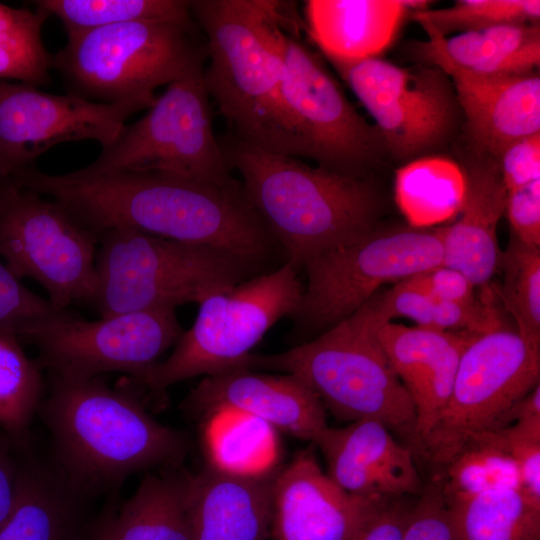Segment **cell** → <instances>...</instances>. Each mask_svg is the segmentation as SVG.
<instances>
[{
    "mask_svg": "<svg viewBox=\"0 0 540 540\" xmlns=\"http://www.w3.org/2000/svg\"><path fill=\"white\" fill-rule=\"evenodd\" d=\"M44 398L42 369L11 330L0 327V429L21 453L32 451L30 427Z\"/></svg>",
    "mask_w": 540,
    "mask_h": 540,
    "instance_id": "obj_32",
    "label": "cell"
},
{
    "mask_svg": "<svg viewBox=\"0 0 540 540\" xmlns=\"http://www.w3.org/2000/svg\"><path fill=\"white\" fill-rule=\"evenodd\" d=\"M454 535L450 505L432 479L415 500L402 540H452Z\"/></svg>",
    "mask_w": 540,
    "mask_h": 540,
    "instance_id": "obj_40",
    "label": "cell"
},
{
    "mask_svg": "<svg viewBox=\"0 0 540 540\" xmlns=\"http://www.w3.org/2000/svg\"><path fill=\"white\" fill-rule=\"evenodd\" d=\"M180 467V466H179ZM179 467L148 473L134 495L96 520L105 540H192L190 474Z\"/></svg>",
    "mask_w": 540,
    "mask_h": 540,
    "instance_id": "obj_27",
    "label": "cell"
},
{
    "mask_svg": "<svg viewBox=\"0 0 540 540\" xmlns=\"http://www.w3.org/2000/svg\"><path fill=\"white\" fill-rule=\"evenodd\" d=\"M464 190L462 168L446 158H419L396 174L397 204L415 227H431L457 214Z\"/></svg>",
    "mask_w": 540,
    "mask_h": 540,
    "instance_id": "obj_31",
    "label": "cell"
},
{
    "mask_svg": "<svg viewBox=\"0 0 540 540\" xmlns=\"http://www.w3.org/2000/svg\"><path fill=\"white\" fill-rule=\"evenodd\" d=\"M97 238L101 247L92 303L101 317L200 304L257 268L220 249L128 228L109 229Z\"/></svg>",
    "mask_w": 540,
    "mask_h": 540,
    "instance_id": "obj_6",
    "label": "cell"
},
{
    "mask_svg": "<svg viewBox=\"0 0 540 540\" xmlns=\"http://www.w3.org/2000/svg\"><path fill=\"white\" fill-rule=\"evenodd\" d=\"M332 65L398 159H412L434 149L452 132L459 105L439 68L400 67L378 57Z\"/></svg>",
    "mask_w": 540,
    "mask_h": 540,
    "instance_id": "obj_15",
    "label": "cell"
},
{
    "mask_svg": "<svg viewBox=\"0 0 540 540\" xmlns=\"http://www.w3.org/2000/svg\"><path fill=\"white\" fill-rule=\"evenodd\" d=\"M491 434L518 464L522 492L540 503V420L515 421Z\"/></svg>",
    "mask_w": 540,
    "mask_h": 540,
    "instance_id": "obj_39",
    "label": "cell"
},
{
    "mask_svg": "<svg viewBox=\"0 0 540 540\" xmlns=\"http://www.w3.org/2000/svg\"><path fill=\"white\" fill-rule=\"evenodd\" d=\"M539 384L540 345L504 325L476 335L461 355L442 414L415 455L438 472L468 440L511 425L515 407Z\"/></svg>",
    "mask_w": 540,
    "mask_h": 540,
    "instance_id": "obj_10",
    "label": "cell"
},
{
    "mask_svg": "<svg viewBox=\"0 0 540 540\" xmlns=\"http://www.w3.org/2000/svg\"><path fill=\"white\" fill-rule=\"evenodd\" d=\"M478 155L462 168L465 190L459 217L442 227V265L462 272L475 288H485L500 267L497 226L507 191L498 160Z\"/></svg>",
    "mask_w": 540,
    "mask_h": 540,
    "instance_id": "obj_23",
    "label": "cell"
},
{
    "mask_svg": "<svg viewBox=\"0 0 540 540\" xmlns=\"http://www.w3.org/2000/svg\"><path fill=\"white\" fill-rule=\"evenodd\" d=\"M184 330L174 308H157L88 321L63 309L25 331L49 376L85 380L107 372L137 378L175 346Z\"/></svg>",
    "mask_w": 540,
    "mask_h": 540,
    "instance_id": "obj_14",
    "label": "cell"
},
{
    "mask_svg": "<svg viewBox=\"0 0 540 540\" xmlns=\"http://www.w3.org/2000/svg\"><path fill=\"white\" fill-rule=\"evenodd\" d=\"M423 0H308L307 27L332 62L378 57L394 41L409 12L426 9Z\"/></svg>",
    "mask_w": 540,
    "mask_h": 540,
    "instance_id": "obj_25",
    "label": "cell"
},
{
    "mask_svg": "<svg viewBox=\"0 0 540 540\" xmlns=\"http://www.w3.org/2000/svg\"><path fill=\"white\" fill-rule=\"evenodd\" d=\"M142 109L137 102H97L0 80V176L7 179L34 166L41 154L63 142L94 140L103 148Z\"/></svg>",
    "mask_w": 540,
    "mask_h": 540,
    "instance_id": "obj_16",
    "label": "cell"
},
{
    "mask_svg": "<svg viewBox=\"0 0 540 540\" xmlns=\"http://www.w3.org/2000/svg\"><path fill=\"white\" fill-rule=\"evenodd\" d=\"M5 180H6V179H4V178H2V177L0 176V186L2 185V183H3Z\"/></svg>",
    "mask_w": 540,
    "mask_h": 540,
    "instance_id": "obj_47",
    "label": "cell"
},
{
    "mask_svg": "<svg viewBox=\"0 0 540 540\" xmlns=\"http://www.w3.org/2000/svg\"><path fill=\"white\" fill-rule=\"evenodd\" d=\"M279 470L276 467L264 474L244 476L209 466L191 475L192 540H267Z\"/></svg>",
    "mask_w": 540,
    "mask_h": 540,
    "instance_id": "obj_24",
    "label": "cell"
},
{
    "mask_svg": "<svg viewBox=\"0 0 540 540\" xmlns=\"http://www.w3.org/2000/svg\"><path fill=\"white\" fill-rule=\"evenodd\" d=\"M433 480L449 502L492 490L522 491L518 464L491 433L468 440Z\"/></svg>",
    "mask_w": 540,
    "mask_h": 540,
    "instance_id": "obj_33",
    "label": "cell"
},
{
    "mask_svg": "<svg viewBox=\"0 0 540 540\" xmlns=\"http://www.w3.org/2000/svg\"><path fill=\"white\" fill-rule=\"evenodd\" d=\"M62 23L67 35L134 21L192 22L184 0H40L33 2Z\"/></svg>",
    "mask_w": 540,
    "mask_h": 540,
    "instance_id": "obj_34",
    "label": "cell"
},
{
    "mask_svg": "<svg viewBox=\"0 0 540 540\" xmlns=\"http://www.w3.org/2000/svg\"><path fill=\"white\" fill-rule=\"evenodd\" d=\"M13 179L51 197L96 237L128 228L220 249L255 267L278 245L235 178L214 183L158 172L50 175L32 166Z\"/></svg>",
    "mask_w": 540,
    "mask_h": 540,
    "instance_id": "obj_1",
    "label": "cell"
},
{
    "mask_svg": "<svg viewBox=\"0 0 540 540\" xmlns=\"http://www.w3.org/2000/svg\"><path fill=\"white\" fill-rule=\"evenodd\" d=\"M185 407L206 415L222 409L241 411L313 443L328 427L319 398L302 379L288 373L237 369L207 376L190 392Z\"/></svg>",
    "mask_w": 540,
    "mask_h": 540,
    "instance_id": "obj_18",
    "label": "cell"
},
{
    "mask_svg": "<svg viewBox=\"0 0 540 540\" xmlns=\"http://www.w3.org/2000/svg\"><path fill=\"white\" fill-rule=\"evenodd\" d=\"M97 243V237L55 201L11 178L0 186V256L19 280L37 281L54 308L92 303Z\"/></svg>",
    "mask_w": 540,
    "mask_h": 540,
    "instance_id": "obj_13",
    "label": "cell"
},
{
    "mask_svg": "<svg viewBox=\"0 0 540 540\" xmlns=\"http://www.w3.org/2000/svg\"><path fill=\"white\" fill-rule=\"evenodd\" d=\"M442 227L378 226L306 264L307 281L290 316L303 329L327 330L350 317L379 288L442 265Z\"/></svg>",
    "mask_w": 540,
    "mask_h": 540,
    "instance_id": "obj_12",
    "label": "cell"
},
{
    "mask_svg": "<svg viewBox=\"0 0 540 540\" xmlns=\"http://www.w3.org/2000/svg\"><path fill=\"white\" fill-rule=\"evenodd\" d=\"M189 3L206 36L204 85L232 137L270 152L304 157L282 97L280 59L258 30L256 0Z\"/></svg>",
    "mask_w": 540,
    "mask_h": 540,
    "instance_id": "obj_4",
    "label": "cell"
},
{
    "mask_svg": "<svg viewBox=\"0 0 540 540\" xmlns=\"http://www.w3.org/2000/svg\"><path fill=\"white\" fill-rule=\"evenodd\" d=\"M414 496L383 498L365 522L347 540H402Z\"/></svg>",
    "mask_w": 540,
    "mask_h": 540,
    "instance_id": "obj_42",
    "label": "cell"
},
{
    "mask_svg": "<svg viewBox=\"0 0 540 540\" xmlns=\"http://www.w3.org/2000/svg\"><path fill=\"white\" fill-rule=\"evenodd\" d=\"M207 416L204 443L210 466L235 475H260L276 468V430L265 421L232 409Z\"/></svg>",
    "mask_w": 540,
    "mask_h": 540,
    "instance_id": "obj_29",
    "label": "cell"
},
{
    "mask_svg": "<svg viewBox=\"0 0 540 540\" xmlns=\"http://www.w3.org/2000/svg\"><path fill=\"white\" fill-rule=\"evenodd\" d=\"M221 147L248 200L297 270L378 226L380 197L365 178L310 166L232 136Z\"/></svg>",
    "mask_w": 540,
    "mask_h": 540,
    "instance_id": "obj_3",
    "label": "cell"
},
{
    "mask_svg": "<svg viewBox=\"0 0 540 540\" xmlns=\"http://www.w3.org/2000/svg\"><path fill=\"white\" fill-rule=\"evenodd\" d=\"M383 499L353 495L302 452L279 470L273 487L275 540H347Z\"/></svg>",
    "mask_w": 540,
    "mask_h": 540,
    "instance_id": "obj_17",
    "label": "cell"
},
{
    "mask_svg": "<svg viewBox=\"0 0 540 540\" xmlns=\"http://www.w3.org/2000/svg\"><path fill=\"white\" fill-rule=\"evenodd\" d=\"M428 37L427 41L415 43L413 51L446 75L524 73L534 71L540 63L538 23L501 25L453 37Z\"/></svg>",
    "mask_w": 540,
    "mask_h": 540,
    "instance_id": "obj_26",
    "label": "cell"
},
{
    "mask_svg": "<svg viewBox=\"0 0 540 540\" xmlns=\"http://www.w3.org/2000/svg\"><path fill=\"white\" fill-rule=\"evenodd\" d=\"M497 160L507 192L540 180V134L512 143Z\"/></svg>",
    "mask_w": 540,
    "mask_h": 540,
    "instance_id": "obj_44",
    "label": "cell"
},
{
    "mask_svg": "<svg viewBox=\"0 0 540 540\" xmlns=\"http://www.w3.org/2000/svg\"><path fill=\"white\" fill-rule=\"evenodd\" d=\"M193 28V21L149 20L68 34L52 67L75 94L149 109L157 88L202 66L206 50L195 42Z\"/></svg>",
    "mask_w": 540,
    "mask_h": 540,
    "instance_id": "obj_7",
    "label": "cell"
},
{
    "mask_svg": "<svg viewBox=\"0 0 540 540\" xmlns=\"http://www.w3.org/2000/svg\"><path fill=\"white\" fill-rule=\"evenodd\" d=\"M88 540H105L102 537V535L98 532V530L96 529V522H95L94 528H93L92 533H91Z\"/></svg>",
    "mask_w": 540,
    "mask_h": 540,
    "instance_id": "obj_46",
    "label": "cell"
},
{
    "mask_svg": "<svg viewBox=\"0 0 540 540\" xmlns=\"http://www.w3.org/2000/svg\"><path fill=\"white\" fill-rule=\"evenodd\" d=\"M401 282L440 301L472 304L478 300L471 281L459 270L445 265L436 266Z\"/></svg>",
    "mask_w": 540,
    "mask_h": 540,
    "instance_id": "obj_43",
    "label": "cell"
},
{
    "mask_svg": "<svg viewBox=\"0 0 540 540\" xmlns=\"http://www.w3.org/2000/svg\"><path fill=\"white\" fill-rule=\"evenodd\" d=\"M315 444L327 475L343 490L367 498L418 496L424 486L411 448L376 419L327 427Z\"/></svg>",
    "mask_w": 540,
    "mask_h": 540,
    "instance_id": "obj_20",
    "label": "cell"
},
{
    "mask_svg": "<svg viewBox=\"0 0 540 540\" xmlns=\"http://www.w3.org/2000/svg\"><path fill=\"white\" fill-rule=\"evenodd\" d=\"M241 368L294 374L338 419H376L412 449L416 430L413 402L371 327L357 312L288 351L251 353Z\"/></svg>",
    "mask_w": 540,
    "mask_h": 540,
    "instance_id": "obj_5",
    "label": "cell"
},
{
    "mask_svg": "<svg viewBox=\"0 0 540 540\" xmlns=\"http://www.w3.org/2000/svg\"><path fill=\"white\" fill-rule=\"evenodd\" d=\"M257 26L281 62V91L302 143L318 166L359 178L382 147L378 129L348 101L319 59L285 26L286 3L257 0Z\"/></svg>",
    "mask_w": 540,
    "mask_h": 540,
    "instance_id": "obj_8",
    "label": "cell"
},
{
    "mask_svg": "<svg viewBox=\"0 0 540 540\" xmlns=\"http://www.w3.org/2000/svg\"><path fill=\"white\" fill-rule=\"evenodd\" d=\"M289 262L214 293L199 304L171 355L133 381L154 394L180 381L240 369L265 333L299 307L303 285Z\"/></svg>",
    "mask_w": 540,
    "mask_h": 540,
    "instance_id": "obj_9",
    "label": "cell"
},
{
    "mask_svg": "<svg viewBox=\"0 0 540 540\" xmlns=\"http://www.w3.org/2000/svg\"><path fill=\"white\" fill-rule=\"evenodd\" d=\"M505 212L513 237L540 248V180L507 192Z\"/></svg>",
    "mask_w": 540,
    "mask_h": 540,
    "instance_id": "obj_41",
    "label": "cell"
},
{
    "mask_svg": "<svg viewBox=\"0 0 540 540\" xmlns=\"http://www.w3.org/2000/svg\"><path fill=\"white\" fill-rule=\"evenodd\" d=\"M457 540H540V503L499 489L448 501Z\"/></svg>",
    "mask_w": 540,
    "mask_h": 540,
    "instance_id": "obj_30",
    "label": "cell"
},
{
    "mask_svg": "<svg viewBox=\"0 0 540 540\" xmlns=\"http://www.w3.org/2000/svg\"><path fill=\"white\" fill-rule=\"evenodd\" d=\"M499 268L503 270V284L497 294L512 314L520 335L540 345V248L512 236L501 254Z\"/></svg>",
    "mask_w": 540,
    "mask_h": 540,
    "instance_id": "obj_37",
    "label": "cell"
},
{
    "mask_svg": "<svg viewBox=\"0 0 540 540\" xmlns=\"http://www.w3.org/2000/svg\"><path fill=\"white\" fill-rule=\"evenodd\" d=\"M452 540H457V537H456V535H454V538H453Z\"/></svg>",
    "mask_w": 540,
    "mask_h": 540,
    "instance_id": "obj_48",
    "label": "cell"
},
{
    "mask_svg": "<svg viewBox=\"0 0 540 540\" xmlns=\"http://www.w3.org/2000/svg\"><path fill=\"white\" fill-rule=\"evenodd\" d=\"M49 377L38 414L51 435L52 459L91 497L116 491L135 473L182 463L188 439L150 416L132 390L99 377Z\"/></svg>",
    "mask_w": 540,
    "mask_h": 540,
    "instance_id": "obj_2",
    "label": "cell"
},
{
    "mask_svg": "<svg viewBox=\"0 0 540 540\" xmlns=\"http://www.w3.org/2000/svg\"><path fill=\"white\" fill-rule=\"evenodd\" d=\"M356 312L371 327L413 402L415 454L450 398L463 351L478 334L408 327L392 321L376 323Z\"/></svg>",
    "mask_w": 540,
    "mask_h": 540,
    "instance_id": "obj_19",
    "label": "cell"
},
{
    "mask_svg": "<svg viewBox=\"0 0 540 540\" xmlns=\"http://www.w3.org/2000/svg\"><path fill=\"white\" fill-rule=\"evenodd\" d=\"M203 66L166 86L148 112L102 148L84 175L158 172L191 180L227 183L234 178L217 141Z\"/></svg>",
    "mask_w": 540,
    "mask_h": 540,
    "instance_id": "obj_11",
    "label": "cell"
},
{
    "mask_svg": "<svg viewBox=\"0 0 540 540\" xmlns=\"http://www.w3.org/2000/svg\"><path fill=\"white\" fill-rule=\"evenodd\" d=\"M477 154L499 158L512 143L540 134V76L534 71L449 75Z\"/></svg>",
    "mask_w": 540,
    "mask_h": 540,
    "instance_id": "obj_21",
    "label": "cell"
},
{
    "mask_svg": "<svg viewBox=\"0 0 540 540\" xmlns=\"http://www.w3.org/2000/svg\"><path fill=\"white\" fill-rule=\"evenodd\" d=\"M90 499L52 458L22 453L15 506L0 540H88L96 522Z\"/></svg>",
    "mask_w": 540,
    "mask_h": 540,
    "instance_id": "obj_22",
    "label": "cell"
},
{
    "mask_svg": "<svg viewBox=\"0 0 540 540\" xmlns=\"http://www.w3.org/2000/svg\"><path fill=\"white\" fill-rule=\"evenodd\" d=\"M20 460L21 452L0 429V528L15 506Z\"/></svg>",
    "mask_w": 540,
    "mask_h": 540,
    "instance_id": "obj_45",
    "label": "cell"
},
{
    "mask_svg": "<svg viewBox=\"0 0 540 540\" xmlns=\"http://www.w3.org/2000/svg\"><path fill=\"white\" fill-rule=\"evenodd\" d=\"M59 311L49 300L26 288L0 261L1 328L11 330L19 338L25 331Z\"/></svg>",
    "mask_w": 540,
    "mask_h": 540,
    "instance_id": "obj_38",
    "label": "cell"
},
{
    "mask_svg": "<svg viewBox=\"0 0 540 540\" xmlns=\"http://www.w3.org/2000/svg\"><path fill=\"white\" fill-rule=\"evenodd\" d=\"M359 310L376 323L407 318L419 327L447 332L481 334L503 324L494 305L489 288L483 297L472 304H458L437 300L427 293L402 282L377 292Z\"/></svg>",
    "mask_w": 540,
    "mask_h": 540,
    "instance_id": "obj_28",
    "label": "cell"
},
{
    "mask_svg": "<svg viewBox=\"0 0 540 540\" xmlns=\"http://www.w3.org/2000/svg\"><path fill=\"white\" fill-rule=\"evenodd\" d=\"M539 18V0H458L448 8L412 13L428 36L442 37L501 25L537 24Z\"/></svg>",
    "mask_w": 540,
    "mask_h": 540,
    "instance_id": "obj_36",
    "label": "cell"
},
{
    "mask_svg": "<svg viewBox=\"0 0 540 540\" xmlns=\"http://www.w3.org/2000/svg\"><path fill=\"white\" fill-rule=\"evenodd\" d=\"M0 3V80L14 79L33 86L50 82L52 56L42 42L41 30L49 15Z\"/></svg>",
    "mask_w": 540,
    "mask_h": 540,
    "instance_id": "obj_35",
    "label": "cell"
}]
</instances>
